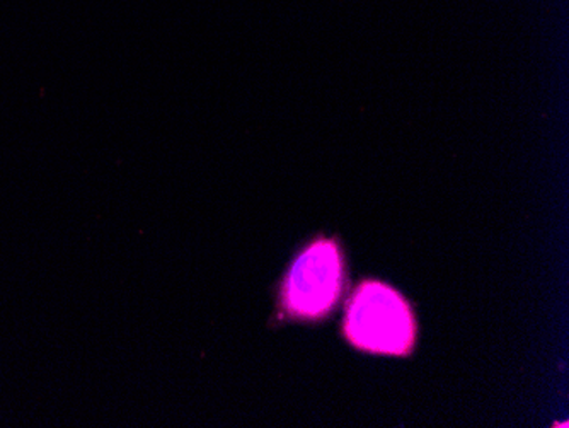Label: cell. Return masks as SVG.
I'll list each match as a JSON object with an SVG mask.
<instances>
[{
	"instance_id": "1",
	"label": "cell",
	"mask_w": 569,
	"mask_h": 428,
	"mask_svg": "<svg viewBox=\"0 0 569 428\" xmlns=\"http://www.w3.org/2000/svg\"><path fill=\"white\" fill-rule=\"evenodd\" d=\"M343 290V258L332 239L319 238L297 253L278 287L281 318L315 321L335 309Z\"/></svg>"
},
{
	"instance_id": "2",
	"label": "cell",
	"mask_w": 569,
	"mask_h": 428,
	"mask_svg": "<svg viewBox=\"0 0 569 428\" xmlns=\"http://www.w3.org/2000/svg\"><path fill=\"white\" fill-rule=\"evenodd\" d=\"M345 334L361 350L408 356L417 338V325L401 293L386 283L366 282L350 299Z\"/></svg>"
}]
</instances>
